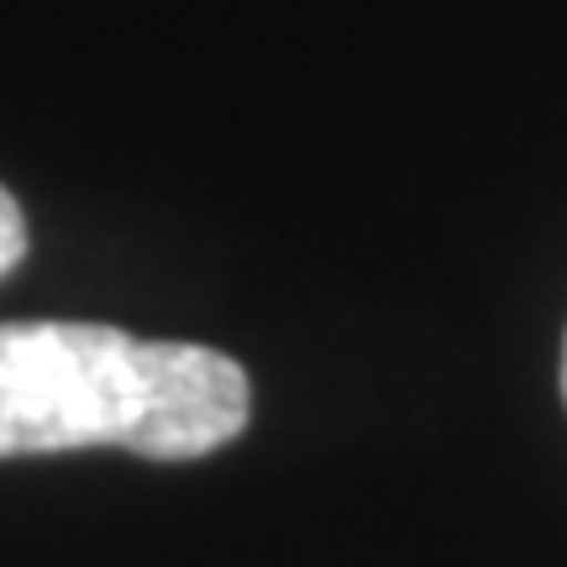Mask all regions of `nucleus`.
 <instances>
[{"label":"nucleus","instance_id":"f03ea898","mask_svg":"<svg viewBox=\"0 0 567 567\" xmlns=\"http://www.w3.org/2000/svg\"><path fill=\"white\" fill-rule=\"evenodd\" d=\"M27 258V216H21L17 195L0 184V279Z\"/></svg>","mask_w":567,"mask_h":567},{"label":"nucleus","instance_id":"f257e3e1","mask_svg":"<svg viewBox=\"0 0 567 567\" xmlns=\"http://www.w3.org/2000/svg\"><path fill=\"white\" fill-rule=\"evenodd\" d=\"M237 358L95 321H0V457L126 446L189 463L247 431Z\"/></svg>","mask_w":567,"mask_h":567},{"label":"nucleus","instance_id":"7ed1b4c3","mask_svg":"<svg viewBox=\"0 0 567 567\" xmlns=\"http://www.w3.org/2000/svg\"><path fill=\"white\" fill-rule=\"evenodd\" d=\"M563 400H567V342H563Z\"/></svg>","mask_w":567,"mask_h":567}]
</instances>
